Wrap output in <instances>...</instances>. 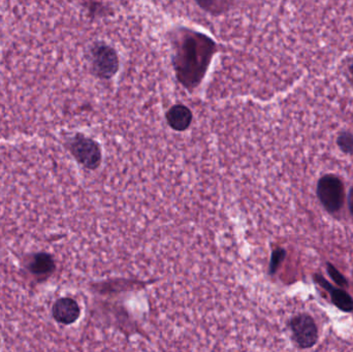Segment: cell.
Wrapping results in <instances>:
<instances>
[{"instance_id":"10","label":"cell","mask_w":353,"mask_h":352,"mask_svg":"<svg viewBox=\"0 0 353 352\" xmlns=\"http://www.w3.org/2000/svg\"><path fill=\"white\" fill-rule=\"evenodd\" d=\"M336 144L342 153L353 156V132L347 130L340 132L336 140Z\"/></svg>"},{"instance_id":"13","label":"cell","mask_w":353,"mask_h":352,"mask_svg":"<svg viewBox=\"0 0 353 352\" xmlns=\"http://www.w3.org/2000/svg\"><path fill=\"white\" fill-rule=\"evenodd\" d=\"M199 6L212 12H220L225 10L226 0H196Z\"/></svg>"},{"instance_id":"9","label":"cell","mask_w":353,"mask_h":352,"mask_svg":"<svg viewBox=\"0 0 353 352\" xmlns=\"http://www.w3.org/2000/svg\"><path fill=\"white\" fill-rule=\"evenodd\" d=\"M55 268L53 258L47 253H39L34 256L30 265L31 271L34 274L46 275L51 273Z\"/></svg>"},{"instance_id":"1","label":"cell","mask_w":353,"mask_h":352,"mask_svg":"<svg viewBox=\"0 0 353 352\" xmlns=\"http://www.w3.org/2000/svg\"><path fill=\"white\" fill-rule=\"evenodd\" d=\"M213 51V41L205 35L199 33L185 35L176 56V74L185 86L194 88L199 85L207 70Z\"/></svg>"},{"instance_id":"3","label":"cell","mask_w":353,"mask_h":352,"mask_svg":"<svg viewBox=\"0 0 353 352\" xmlns=\"http://www.w3.org/2000/svg\"><path fill=\"white\" fill-rule=\"evenodd\" d=\"M288 328L292 333V339L299 349H310L319 340V331L316 322L306 312L292 316L288 322Z\"/></svg>"},{"instance_id":"4","label":"cell","mask_w":353,"mask_h":352,"mask_svg":"<svg viewBox=\"0 0 353 352\" xmlns=\"http://www.w3.org/2000/svg\"><path fill=\"white\" fill-rule=\"evenodd\" d=\"M70 151L79 163L88 169H97L101 163V150L92 138L77 134L70 143Z\"/></svg>"},{"instance_id":"11","label":"cell","mask_w":353,"mask_h":352,"mask_svg":"<svg viewBox=\"0 0 353 352\" xmlns=\"http://www.w3.org/2000/svg\"><path fill=\"white\" fill-rule=\"evenodd\" d=\"M327 267V274L331 277L332 280L338 285V287H342V289H348L350 287V282H348L347 278L334 266L332 262H327L325 264Z\"/></svg>"},{"instance_id":"2","label":"cell","mask_w":353,"mask_h":352,"mask_svg":"<svg viewBox=\"0 0 353 352\" xmlns=\"http://www.w3.org/2000/svg\"><path fill=\"white\" fill-rule=\"evenodd\" d=\"M316 196L330 215L338 217L345 204L344 182L335 174H325L317 181Z\"/></svg>"},{"instance_id":"14","label":"cell","mask_w":353,"mask_h":352,"mask_svg":"<svg viewBox=\"0 0 353 352\" xmlns=\"http://www.w3.org/2000/svg\"><path fill=\"white\" fill-rule=\"evenodd\" d=\"M347 207L348 212H350V217L353 222V186L350 187V191L347 194Z\"/></svg>"},{"instance_id":"8","label":"cell","mask_w":353,"mask_h":352,"mask_svg":"<svg viewBox=\"0 0 353 352\" xmlns=\"http://www.w3.org/2000/svg\"><path fill=\"white\" fill-rule=\"evenodd\" d=\"M167 120L168 123L173 130L176 132H184L192 122V114L188 107L178 105L168 112Z\"/></svg>"},{"instance_id":"5","label":"cell","mask_w":353,"mask_h":352,"mask_svg":"<svg viewBox=\"0 0 353 352\" xmlns=\"http://www.w3.org/2000/svg\"><path fill=\"white\" fill-rule=\"evenodd\" d=\"M92 64L99 76L111 78L118 70L117 54L108 45H99L93 50Z\"/></svg>"},{"instance_id":"7","label":"cell","mask_w":353,"mask_h":352,"mask_svg":"<svg viewBox=\"0 0 353 352\" xmlns=\"http://www.w3.org/2000/svg\"><path fill=\"white\" fill-rule=\"evenodd\" d=\"M54 318L60 324H72L79 320L81 315L80 306L74 300L62 298L53 306Z\"/></svg>"},{"instance_id":"6","label":"cell","mask_w":353,"mask_h":352,"mask_svg":"<svg viewBox=\"0 0 353 352\" xmlns=\"http://www.w3.org/2000/svg\"><path fill=\"white\" fill-rule=\"evenodd\" d=\"M313 280L321 289H325L329 293L331 298L332 304L340 311L345 312V313H352L353 312V298L347 291L342 289V287H335L329 282L323 275H313Z\"/></svg>"},{"instance_id":"12","label":"cell","mask_w":353,"mask_h":352,"mask_svg":"<svg viewBox=\"0 0 353 352\" xmlns=\"http://www.w3.org/2000/svg\"><path fill=\"white\" fill-rule=\"evenodd\" d=\"M286 250L283 248L278 247L272 252L271 262H270L269 273L270 275L276 274L279 267L281 266L282 262L285 260Z\"/></svg>"},{"instance_id":"15","label":"cell","mask_w":353,"mask_h":352,"mask_svg":"<svg viewBox=\"0 0 353 352\" xmlns=\"http://www.w3.org/2000/svg\"><path fill=\"white\" fill-rule=\"evenodd\" d=\"M348 72H350V79H352L353 83V60L350 62V65H348Z\"/></svg>"}]
</instances>
